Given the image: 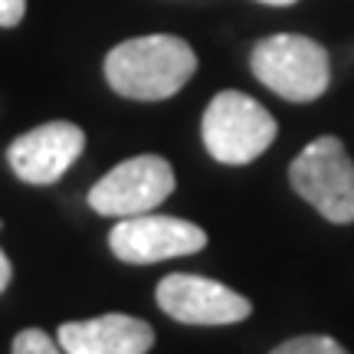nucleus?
Segmentation results:
<instances>
[{
  "label": "nucleus",
  "mask_w": 354,
  "mask_h": 354,
  "mask_svg": "<svg viewBox=\"0 0 354 354\" xmlns=\"http://www.w3.org/2000/svg\"><path fill=\"white\" fill-rule=\"evenodd\" d=\"M194 69H197L194 50L180 37H167V33L125 39L105 56L109 86L118 95L138 102L171 99L187 86Z\"/></svg>",
  "instance_id": "obj_1"
},
{
  "label": "nucleus",
  "mask_w": 354,
  "mask_h": 354,
  "mask_svg": "<svg viewBox=\"0 0 354 354\" xmlns=\"http://www.w3.org/2000/svg\"><path fill=\"white\" fill-rule=\"evenodd\" d=\"M250 66L269 92L289 102H315L331 82V59L325 46L299 33L259 39Z\"/></svg>",
  "instance_id": "obj_2"
},
{
  "label": "nucleus",
  "mask_w": 354,
  "mask_h": 354,
  "mask_svg": "<svg viewBox=\"0 0 354 354\" xmlns=\"http://www.w3.org/2000/svg\"><path fill=\"white\" fill-rule=\"evenodd\" d=\"M292 190L328 223H354V161L342 138L322 135L289 165Z\"/></svg>",
  "instance_id": "obj_3"
},
{
  "label": "nucleus",
  "mask_w": 354,
  "mask_h": 354,
  "mask_svg": "<svg viewBox=\"0 0 354 354\" xmlns=\"http://www.w3.org/2000/svg\"><path fill=\"white\" fill-rule=\"evenodd\" d=\"M276 118L246 92H216L203 112V145L220 165H250L276 141Z\"/></svg>",
  "instance_id": "obj_4"
},
{
  "label": "nucleus",
  "mask_w": 354,
  "mask_h": 354,
  "mask_svg": "<svg viewBox=\"0 0 354 354\" xmlns=\"http://www.w3.org/2000/svg\"><path fill=\"white\" fill-rule=\"evenodd\" d=\"M174 194V171L158 154H138L112 167L88 190L92 210L102 216H138L151 214Z\"/></svg>",
  "instance_id": "obj_5"
},
{
  "label": "nucleus",
  "mask_w": 354,
  "mask_h": 354,
  "mask_svg": "<svg viewBox=\"0 0 354 354\" xmlns=\"http://www.w3.org/2000/svg\"><path fill=\"white\" fill-rule=\"evenodd\" d=\"M109 246L122 263L148 266L197 253L207 246V233L197 223L177 216H158L151 210L138 216H122V223H115V230L109 233Z\"/></svg>",
  "instance_id": "obj_6"
},
{
  "label": "nucleus",
  "mask_w": 354,
  "mask_h": 354,
  "mask_svg": "<svg viewBox=\"0 0 354 354\" xmlns=\"http://www.w3.org/2000/svg\"><path fill=\"white\" fill-rule=\"evenodd\" d=\"M158 305L184 325H233L253 312V302L246 295L194 272H174L161 279Z\"/></svg>",
  "instance_id": "obj_7"
},
{
  "label": "nucleus",
  "mask_w": 354,
  "mask_h": 354,
  "mask_svg": "<svg viewBox=\"0 0 354 354\" xmlns=\"http://www.w3.org/2000/svg\"><path fill=\"white\" fill-rule=\"evenodd\" d=\"M86 148L82 128L73 122H46L10 145L7 161L26 184H56Z\"/></svg>",
  "instance_id": "obj_8"
},
{
  "label": "nucleus",
  "mask_w": 354,
  "mask_h": 354,
  "mask_svg": "<svg viewBox=\"0 0 354 354\" xmlns=\"http://www.w3.org/2000/svg\"><path fill=\"white\" fill-rule=\"evenodd\" d=\"M154 328L131 315H99L88 322H66L59 348L66 354H148Z\"/></svg>",
  "instance_id": "obj_9"
},
{
  "label": "nucleus",
  "mask_w": 354,
  "mask_h": 354,
  "mask_svg": "<svg viewBox=\"0 0 354 354\" xmlns=\"http://www.w3.org/2000/svg\"><path fill=\"white\" fill-rule=\"evenodd\" d=\"M269 354H348V351L328 335H299V338H289L279 348H272Z\"/></svg>",
  "instance_id": "obj_10"
},
{
  "label": "nucleus",
  "mask_w": 354,
  "mask_h": 354,
  "mask_svg": "<svg viewBox=\"0 0 354 354\" xmlns=\"http://www.w3.org/2000/svg\"><path fill=\"white\" fill-rule=\"evenodd\" d=\"M13 354H66L56 342H50V335L39 328H24L13 338Z\"/></svg>",
  "instance_id": "obj_11"
},
{
  "label": "nucleus",
  "mask_w": 354,
  "mask_h": 354,
  "mask_svg": "<svg viewBox=\"0 0 354 354\" xmlns=\"http://www.w3.org/2000/svg\"><path fill=\"white\" fill-rule=\"evenodd\" d=\"M26 13V0H0V26H17Z\"/></svg>",
  "instance_id": "obj_12"
},
{
  "label": "nucleus",
  "mask_w": 354,
  "mask_h": 354,
  "mask_svg": "<svg viewBox=\"0 0 354 354\" xmlns=\"http://www.w3.org/2000/svg\"><path fill=\"white\" fill-rule=\"evenodd\" d=\"M10 286V263H7V256L0 253V292Z\"/></svg>",
  "instance_id": "obj_13"
},
{
  "label": "nucleus",
  "mask_w": 354,
  "mask_h": 354,
  "mask_svg": "<svg viewBox=\"0 0 354 354\" xmlns=\"http://www.w3.org/2000/svg\"><path fill=\"white\" fill-rule=\"evenodd\" d=\"M259 3H269V7H289L295 0H259Z\"/></svg>",
  "instance_id": "obj_14"
}]
</instances>
